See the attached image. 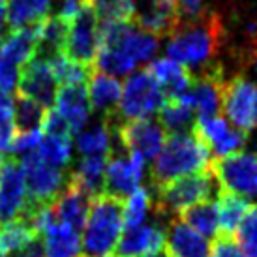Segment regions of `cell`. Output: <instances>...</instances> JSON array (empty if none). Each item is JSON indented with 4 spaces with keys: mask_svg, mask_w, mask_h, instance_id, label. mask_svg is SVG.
<instances>
[{
    "mask_svg": "<svg viewBox=\"0 0 257 257\" xmlns=\"http://www.w3.org/2000/svg\"><path fill=\"white\" fill-rule=\"evenodd\" d=\"M225 38L221 17L216 12H208L197 21L182 23L169 36L167 55L171 60L182 64L195 73L205 66L212 64Z\"/></svg>",
    "mask_w": 257,
    "mask_h": 257,
    "instance_id": "cell-1",
    "label": "cell"
},
{
    "mask_svg": "<svg viewBox=\"0 0 257 257\" xmlns=\"http://www.w3.org/2000/svg\"><path fill=\"white\" fill-rule=\"evenodd\" d=\"M212 154L193 132L167 136L160 154L150 165L149 190H156L180 177L208 171Z\"/></svg>",
    "mask_w": 257,
    "mask_h": 257,
    "instance_id": "cell-2",
    "label": "cell"
},
{
    "mask_svg": "<svg viewBox=\"0 0 257 257\" xmlns=\"http://www.w3.org/2000/svg\"><path fill=\"white\" fill-rule=\"evenodd\" d=\"M124 201L107 193L92 199L81 240L83 257H107L113 253L124 229Z\"/></svg>",
    "mask_w": 257,
    "mask_h": 257,
    "instance_id": "cell-3",
    "label": "cell"
},
{
    "mask_svg": "<svg viewBox=\"0 0 257 257\" xmlns=\"http://www.w3.org/2000/svg\"><path fill=\"white\" fill-rule=\"evenodd\" d=\"M214 184L216 180L210 169L171 180L154 190L152 212L156 216L173 220L188 207L210 199V195L214 192Z\"/></svg>",
    "mask_w": 257,
    "mask_h": 257,
    "instance_id": "cell-4",
    "label": "cell"
},
{
    "mask_svg": "<svg viewBox=\"0 0 257 257\" xmlns=\"http://www.w3.org/2000/svg\"><path fill=\"white\" fill-rule=\"evenodd\" d=\"M17 162L23 167L25 186H27V205H25L23 216L36 208L53 205L68 184L70 171H60V169H55L49 164H45L38 154V150L25 154Z\"/></svg>",
    "mask_w": 257,
    "mask_h": 257,
    "instance_id": "cell-5",
    "label": "cell"
},
{
    "mask_svg": "<svg viewBox=\"0 0 257 257\" xmlns=\"http://www.w3.org/2000/svg\"><path fill=\"white\" fill-rule=\"evenodd\" d=\"M164 101V90L147 73V70L136 72L126 79V83L122 86L118 113H116V120L113 124H116L118 118H124V120L150 118L152 114L160 111Z\"/></svg>",
    "mask_w": 257,
    "mask_h": 257,
    "instance_id": "cell-6",
    "label": "cell"
},
{
    "mask_svg": "<svg viewBox=\"0 0 257 257\" xmlns=\"http://www.w3.org/2000/svg\"><path fill=\"white\" fill-rule=\"evenodd\" d=\"M257 86L244 75H233L221 86V116L233 128L250 134L257 128Z\"/></svg>",
    "mask_w": 257,
    "mask_h": 257,
    "instance_id": "cell-7",
    "label": "cell"
},
{
    "mask_svg": "<svg viewBox=\"0 0 257 257\" xmlns=\"http://www.w3.org/2000/svg\"><path fill=\"white\" fill-rule=\"evenodd\" d=\"M113 136L126 154L141 158L145 164L152 162L160 154L167 139L160 122H154L152 118L116 122L113 126Z\"/></svg>",
    "mask_w": 257,
    "mask_h": 257,
    "instance_id": "cell-8",
    "label": "cell"
},
{
    "mask_svg": "<svg viewBox=\"0 0 257 257\" xmlns=\"http://www.w3.org/2000/svg\"><path fill=\"white\" fill-rule=\"evenodd\" d=\"M208 169L221 190L244 197L257 195V154L236 152L231 156L212 158Z\"/></svg>",
    "mask_w": 257,
    "mask_h": 257,
    "instance_id": "cell-9",
    "label": "cell"
},
{
    "mask_svg": "<svg viewBox=\"0 0 257 257\" xmlns=\"http://www.w3.org/2000/svg\"><path fill=\"white\" fill-rule=\"evenodd\" d=\"M100 49V19L86 2L75 17L70 21L64 53L70 60L94 68V60Z\"/></svg>",
    "mask_w": 257,
    "mask_h": 257,
    "instance_id": "cell-10",
    "label": "cell"
},
{
    "mask_svg": "<svg viewBox=\"0 0 257 257\" xmlns=\"http://www.w3.org/2000/svg\"><path fill=\"white\" fill-rule=\"evenodd\" d=\"M143 171L145 162L141 158L130 156L126 152L124 154L113 152L107 162V169H105L103 193L124 201L141 188Z\"/></svg>",
    "mask_w": 257,
    "mask_h": 257,
    "instance_id": "cell-11",
    "label": "cell"
},
{
    "mask_svg": "<svg viewBox=\"0 0 257 257\" xmlns=\"http://www.w3.org/2000/svg\"><path fill=\"white\" fill-rule=\"evenodd\" d=\"M19 94L38 101L45 109H51L57 98V79L53 75L51 64L42 58H32L21 68Z\"/></svg>",
    "mask_w": 257,
    "mask_h": 257,
    "instance_id": "cell-12",
    "label": "cell"
},
{
    "mask_svg": "<svg viewBox=\"0 0 257 257\" xmlns=\"http://www.w3.org/2000/svg\"><path fill=\"white\" fill-rule=\"evenodd\" d=\"M27 205V186L21 164L15 158H8L0 179V225L19 220Z\"/></svg>",
    "mask_w": 257,
    "mask_h": 257,
    "instance_id": "cell-13",
    "label": "cell"
},
{
    "mask_svg": "<svg viewBox=\"0 0 257 257\" xmlns=\"http://www.w3.org/2000/svg\"><path fill=\"white\" fill-rule=\"evenodd\" d=\"M165 248V227L160 223H141L137 227L122 229V235L111 255L145 257Z\"/></svg>",
    "mask_w": 257,
    "mask_h": 257,
    "instance_id": "cell-14",
    "label": "cell"
},
{
    "mask_svg": "<svg viewBox=\"0 0 257 257\" xmlns=\"http://www.w3.org/2000/svg\"><path fill=\"white\" fill-rule=\"evenodd\" d=\"M90 205H92V197L68 177V184L51 205V208L58 223L73 229L75 233H81L85 227Z\"/></svg>",
    "mask_w": 257,
    "mask_h": 257,
    "instance_id": "cell-15",
    "label": "cell"
},
{
    "mask_svg": "<svg viewBox=\"0 0 257 257\" xmlns=\"http://www.w3.org/2000/svg\"><path fill=\"white\" fill-rule=\"evenodd\" d=\"M86 92H88V101H90L92 111L100 113L103 116V120L113 124L116 120L118 103H120L122 96L120 83L111 75L98 73L94 70V73L86 83Z\"/></svg>",
    "mask_w": 257,
    "mask_h": 257,
    "instance_id": "cell-16",
    "label": "cell"
},
{
    "mask_svg": "<svg viewBox=\"0 0 257 257\" xmlns=\"http://www.w3.org/2000/svg\"><path fill=\"white\" fill-rule=\"evenodd\" d=\"M57 111L66 118L68 126H70V134L79 136L85 130L86 122L90 118L92 107L88 101V92H86V85H72L62 86L57 90Z\"/></svg>",
    "mask_w": 257,
    "mask_h": 257,
    "instance_id": "cell-17",
    "label": "cell"
},
{
    "mask_svg": "<svg viewBox=\"0 0 257 257\" xmlns=\"http://www.w3.org/2000/svg\"><path fill=\"white\" fill-rule=\"evenodd\" d=\"M208 242L179 218L169 220L165 227V248L171 257H208Z\"/></svg>",
    "mask_w": 257,
    "mask_h": 257,
    "instance_id": "cell-18",
    "label": "cell"
},
{
    "mask_svg": "<svg viewBox=\"0 0 257 257\" xmlns=\"http://www.w3.org/2000/svg\"><path fill=\"white\" fill-rule=\"evenodd\" d=\"M145 70L160 85L165 98H180L192 85L190 70L171 58H156Z\"/></svg>",
    "mask_w": 257,
    "mask_h": 257,
    "instance_id": "cell-19",
    "label": "cell"
},
{
    "mask_svg": "<svg viewBox=\"0 0 257 257\" xmlns=\"http://www.w3.org/2000/svg\"><path fill=\"white\" fill-rule=\"evenodd\" d=\"M40 27H27V29L12 30L2 42V60H6L10 64L23 68L30 62L38 49V40H40Z\"/></svg>",
    "mask_w": 257,
    "mask_h": 257,
    "instance_id": "cell-20",
    "label": "cell"
},
{
    "mask_svg": "<svg viewBox=\"0 0 257 257\" xmlns=\"http://www.w3.org/2000/svg\"><path fill=\"white\" fill-rule=\"evenodd\" d=\"M53 0H10L6 6V23L10 30L42 25L51 15Z\"/></svg>",
    "mask_w": 257,
    "mask_h": 257,
    "instance_id": "cell-21",
    "label": "cell"
},
{
    "mask_svg": "<svg viewBox=\"0 0 257 257\" xmlns=\"http://www.w3.org/2000/svg\"><path fill=\"white\" fill-rule=\"evenodd\" d=\"M111 156H81L75 169L70 171V179L81 186L90 197H98L103 193L105 169Z\"/></svg>",
    "mask_w": 257,
    "mask_h": 257,
    "instance_id": "cell-22",
    "label": "cell"
},
{
    "mask_svg": "<svg viewBox=\"0 0 257 257\" xmlns=\"http://www.w3.org/2000/svg\"><path fill=\"white\" fill-rule=\"evenodd\" d=\"M70 23L62 19L60 15H49L40 27V40H38V49L34 58H42L49 62L51 58L64 53L66 38H68Z\"/></svg>",
    "mask_w": 257,
    "mask_h": 257,
    "instance_id": "cell-23",
    "label": "cell"
},
{
    "mask_svg": "<svg viewBox=\"0 0 257 257\" xmlns=\"http://www.w3.org/2000/svg\"><path fill=\"white\" fill-rule=\"evenodd\" d=\"M216 205H218V218H220V233L223 235H233L251 207L248 197L221 190V188H218Z\"/></svg>",
    "mask_w": 257,
    "mask_h": 257,
    "instance_id": "cell-24",
    "label": "cell"
},
{
    "mask_svg": "<svg viewBox=\"0 0 257 257\" xmlns=\"http://www.w3.org/2000/svg\"><path fill=\"white\" fill-rule=\"evenodd\" d=\"M186 225H190L193 231H197L205 238H214L220 233V218H218V205L216 201H201L192 207L182 210L179 216Z\"/></svg>",
    "mask_w": 257,
    "mask_h": 257,
    "instance_id": "cell-25",
    "label": "cell"
},
{
    "mask_svg": "<svg viewBox=\"0 0 257 257\" xmlns=\"http://www.w3.org/2000/svg\"><path fill=\"white\" fill-rule=\"evenodd\" d=\"M45 257H79L81 255V238L79 233L62 223L51 225L42 235Z\"/></svg>",
    "mask_w": 257,
    "mask_h": 257,
    "instance_id": "cell-26",
    "label": "cell"
},
{
    "mask_svg": "<svg viewBox=\"0 0 257 257\" xmlns=\"http://www.w3.org/2000/svg\"><path fill=\"white\" fill-rule=\"evenodd\" d=\"M75 149L81 156H111L113 154V126L101 120L83 130L75 139Z\"/></svg>",
    "mask_w": 257,
    "mask_h": 257,
    "instance_id": "cell-27",
    "label": "cell"
},
{
    "mask_svg": "<svg viewBox=\"0 0 257 257\" xmlns=\"http://www.w3.org/2000/svg\"><path fill=\"white\" fill-rule=\"evenodd\" d=\"M34 238H38V233L23 218L2 223L0 225V253L4 257H17Z\"/></svg>",
    "mask_w": 257,
    "mask_h": 257,
    "instance_id": "cell-28",
    "label": "cell"
},
{
    "mask_svg": "<svg viewBox=\"0 0 257 257\" xmlns=\"http://www.w3.org/2000/svg\"><path fill=\"white\" fill-rule=\"evenodd\" d=\"M158 116H160V126L164 128V132H167V136L192 132L195 124L193 109L186 105L180 98H165L164 105L158 111Z\"/></svg>",
    "mask_w": 257,
    "mask_h": 257,
    "instance_id": "cell-29",
    "label": "cell"
},
{
    "mask_svg": "<svg viewBox=\"0 0 257 257\" xmlns=\"http://www.w3.org/2000/svg\"><path fill=\"white\" fill-rule=\"evenodd\" d=\"M49 109L40 105L38 101L25 98L17 94L14 100V126L15 134H30V132H42L43 118Z\"/></svg>",
    "mask_w": 257,
    "mask_h": 257,
    "instance_id": "cell-30",
    "label": "cell"
},
{
    "mask_svg": "<svg viewBox=\"0 0 257 257\" xmlns=\"http://www.w3.org/2000/svg\"><path fill=\"white\" fill-rule=\"evenodd\" d=\"M53 75L57 79V85L60 86H72V85H86L90 75L94 73V68L83 66L70 60L66 55H57L49 60Z\"/></svg>",
    "mask_w": 257,
    "mask_h": 257,
    "instance_id": "cell-31",
    "label": "cell"
},
{
    "mask_svg": "<svg viewBox=\"0 0 257 257\" xmlns=\"http://www.w3.org/2000/svg\"><path fill=\"white\" fill-rule=\"evenodd\" d=\"M38 154L51 167L68 171V167L72 164V139L43 136L38 145Z\"/></svg>",
    "mask_w": 257,
    "mask_h": 257,
    "instance_id": "cell-32",
    "label": "cell"
},
{
    "mask_svg": "<svg viewBox=\"0 0 257 257\" xmlns=\"http://www.w3.org/2000/svg\"><path fill=\"white\" fill-rule=\"evenodd\" d=\"M103 23H132L136 19V0H88Z\"/></svg>",
    "mask_w": 257,
    "mask_h": 257,
    "instance_id": "cell-33",
    "label": "cell"
},
{
    "mask_svg": "<svg viewBox=\"0 0 257 257\" xmlns=\"http://www.w3.org/2000/svg\"><path fill=\"white\" fill-rule=\"evenodd\" d=\"M152 210V195H150L149 188H139L132 193L130 197L124 199V210H122V221H124V229H132L141 225L145 218L149 216Z\"/></svg>",
    "mask_w": 257,
    "mask_h": 257,
    "instance_id": "cell-34",
    "label": "cell"
},
{
    "mask_svg": "<svg viewBox=\"0 0 257 257\" xmlns=\"http://www.w3.org/2000/svg\"><path fill=\"white\" fill-rule=\"evenodd\" d=\"M15 137L14 98L0 90V154L10 156V147Z\"/></svg>",
    "mask_w": 257,
    "mask_h": 257,
    "instance_id": "cell-35",
    "label": "cell"
},
{
    "mask_svg": "<svg viewBox=\"0 0 257 257\" xmlns=\"http://www.w3.org/2000/svg\"><path fill=\"white\" fill-rule=\"evenodd\" d=\"M236 242L246 257H257V205H251L236 229Z\"/></svg>",
    "mask_w": 257,
    "mask_h": 257,
    "instance_id": "cell-36",
    "label": "cell"
},
{
    "mask_svg": "<svg viewBox=\"0 0 257 257\" xmlns=\"http://www.w3.org/2000/svg\"><path fill=\"white\" fill-rule=\"evenodd\" d=\"M208 257H246L233 235L218 233L208 248Z\"/></svg>",
    "mask_w": 257,
    "mask_h": 257,
    "instance_id": "cell-37",
    "label": "cell"
},
{
    "mask_svg": "<svg viewBox=\"0 0 257 257\" xmlns=\"http://www.w3.org/2000/svg\"><path fill=\"white\" fill-rule=\"evenodd\" d=\"M42 134L49 137H60V139H72L70 126L62 114L57 109H49L42 124Z\"/></svg>",
    "mask_w": 257,
    "mask_h": 257,
    "instance_id": "cell-38",
    "label": "cell"
},
{
    "mask_svg": "<svg viewBox=\"0 0 257 257\" xmlns=\"http://www.w3.org/2000/svg\"><path fill=\"white\" fill-rule=\"evenodd\" d=\"M19 77H21V68L0 58V90L12 94L19 86Z\"/></svg>",
    "mask_w": 257,
    "mask_h": 257,
    "instance_id": "cell-39",
    "label": "cell"
},
{
    "mask_svg": "<svg viewBox=\"0 0 257 257\" xmlns=\"http://www.w3.org/2000/svg\"><path fill=\"white\" fill-rule=\"evenodd\" d=\"M6 27V2L0 0V32Z\"/></svg>",
    "mask_w": 257,
    "mask_h": 257,
    "instance_id": "cell-40",
    "label": "cell"
},
{
    "mask_svg": "<svg viewBox=\"0 0 257 257\" xmlns=\"http://www.w3.org/2000/svg\"><path fill=\"white\" fill-rule=\"evenodd\" d=\"M8 158H10V156H6V154H0V179H2V173H4V167H6Z\"/></svg>",
    "mask_w": 257,
    "mask_h": 257,
    "instance_id": "cell-41",
    "label": "cell"
},
{
    "mask_svg": "<svg viewBox=\"0 0 257 257\" xmlns=\"http://www.w3.org/2000/svg\"><path fill=\"white\" fill-rule=\"evenodd\" d=\"M145 257H171V255L165 250H162V251H156V253H149V255H145Z\"/></svg>",
    "mask_w": 257,
    "mask_h": 257,
    "instance_id": "cell-42",
    "label": "cell"
},
{
    "mask_svg": "<svg viewBox=\"0 0 257 257\" xmlns=\"http://www.w3.org/2000/svg\"><path fill=\"white\" fill-rule=\"evenodd\" d=\"M0 57H2V40H0Z\"/></svg>",
    "mask_w": 257,
    "mask_h": 257,
    "instance_id": "cell-43",
    "label": "cell"
},
{
    "mask_svg": "<svg viewBox=\"0 0 257 257\" xmlns=\"http://www.w3.org/2000/svg\"><path fill=\"white\" fill-rule=\"evenodd\" d=\"M255 58H257V49H255Z\"/></svg>",
    "mask_w": 257,
    "mask_h": 257,
    "instance_id": "cell-44",
    "label": "cell"
},
{
    "mask_svg": "<svg viewBox=\"0 0 257 257\" xmlns=\"http://www.w3.org/2000/svg\"><path fill=\"white\" fill-rule=\"evenodd\" d=\"M255 111H257V103H255Z\"/></svg>",
    "mask_w": 257,
    "mask_h": 257,
    "instance_id": "cell-45",
    "label": "cell"
},
{
    "mask_svg": "<svg viewBox=\"0 0 257 257\" xmlns=\"http://www.w3.org/2000/svg\"><path fill=\"white\" fill-rule=\"evenodd\" d=\"M107 257H114V255H107Z\"/></svg>",
    "mask_w": 257,
    "mask_h": 257,
    "instance_id": "cell-46",
    "label": "cell"
},
{
    "mask_svg": "<svg viewBox=\"0 0 257 257\" xmlns=\"http://www.w3.org/2000/svg\"><path fill=\"white\" fill-rule=\"evenodd\" d=\"M0 257H4V255H2V253H0Z\"/></svg>",
    "mask_w": 257,
    "mask_h": 257,
    "instance_id": "cell-47",
    "label": "cell"
},
{
    "mask_svg": "<svg viewBox=\"0 0 257 257\" xmlns=\"http://www.w3.org/2000/svg\"><path fill=\"white\" fill-rule=\"evenodd\" d=\"M255 68H257V62H255Z\"/></svg>",
    "mask_w": 257,
    "mask_h": 257,
    "instance_id": "cell-48",
    "label": "cell"
},
{
    "mask_svg": "<svg viewBox=\"0 0 257 257\" xmlns=\"http://www.w3.org/2000/svg\"><path fill=\"white\" fill-rule=\"evenodd\" d=\"M79 257H83V255H79Z\"/></svg>",
    "mask_w": 257,
    "mask_h": 257,
    "instance_id": "cell-49",
    "label": "cell"
}]
</instances>
